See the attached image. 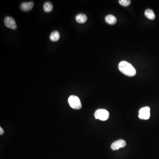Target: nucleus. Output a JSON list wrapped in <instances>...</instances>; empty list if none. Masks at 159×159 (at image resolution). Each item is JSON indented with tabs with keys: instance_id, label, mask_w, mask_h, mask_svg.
I'll use <instances>...</instances> for the list:
<instances>
[{
	"instance_id": "obj_1",
	"label": "nucleus",
	"mask_w": 159,
	"mask_h": 159,
	"mask_svg": "<svg viewBox=\"0 0 159 159\" xmlns=\"http://www.w3.org/2000/svg\"><path fill=\"white\" fill-rule=\"evenodd\" d=\"M119 70L125 75L133 76L136 75V71L134 66L126 61H122L118 64Z\"/></svg>"
},
{
	"instance_id": "obj_2",
	"label": "nucleus",
	"mask_w": 159,
	"mask_h": 159,
	"mask_svg": "<svg viewBox=\"0 0 159 159\" xmlns=\"http://www.w3.org/2000/svg\"><path fill=\"white\" fill-rule=\"evenodd\" d=\"M68 103L70 107L73 109L79 110L82 107L80 99L76 96L74 95L70 96L68 99Z\"/></svg>"
},
{
	"instance_id": "obj_3",
	"label": "nucleus",
	"mask_w": 159,
	"mask_h": 159,
	"mask_svg": "<svg viewBox=\"0 0 159 159\" xmlns=\"http://www.w3.org/2000/svg\"><path fill=\"white\" fill-rule=\"evenodd\" d=\"M94 116L96 119L103 121H106L109 118V113L105 109H99L95 112Z\"/></svg>"
},
{
	"instance_id": "obj_4",
	"label": "nucleus",
	"mask_w": 159,
	"mask_h": 159,
	"mask_svg": "<svg viewBox=\"0 0 159 159\" xmlns=\"http://www.w3.org/2000/svg\"><path fill=\"white\" fill-rule=\"evenodd\" d=\"M150 116V109L148 107L141 108L139 111L138 117L142 120H148Z\"/></svg>"
},
{
	"instance_id": "obj_5",
	"label": "nucleus",
	"mask_w": 159,
	"mask_h": 159,
	"mask_svg": "<svg viewBox=\"0 0 159 159\" xmlns=\"http://www.w3.org/2000/svg\"><path fill=\"white\" fill-rule=\"evenodd\" d=\"M5 24L7 27L10 29L15 30L17 28V26L15 20L12 17H6L4 20Z\"/></svg>"
},
{
	"instance_id": "obj_6",
	"label": "nucleus",
	"mask_w": 159,
	"mask_h": 159,
	"mask_svg": "<svg viewBox=\"0 0 159 159\" xmlns=\"http://www.w3.org/2000/svg\"><path fill=\"white\" fill-rule=\"evenodd\" d=\"M126 145V142L124 140H118L112 144L111 145V149L113 150H116L119 149L120 148L125 147Z\"/></svg>"
},
{
	"instance_id": "obj_7",
	"label": "nucleus",
	"mask_w": 159,
	"mask_h": 159,
	"mask_svg": "<svg viewBox=\"0 0 159 159\" xmlns=\"http://www.w3.org/2000/svg\"><path fill=\"white\" fill-rule=\"evenodd\" d=\"M34 3L33 1L28 2H23L21 5V9L23 11H29L33 8Z\"/></svg>"
},
{
	"instance_id": "obj_8",
	"label": "nucleus",
	"mask_w": 159,
	"mask_h": 159,
	"mask_svg": "<svg viewBox=\"0 0 159 159\" xmlns=\"http://www.w3.org/2000/svg\"><path fill=\"white\" fill-rule=\"evenodd\" d=\"M76 20L78 23H85L87 20V17L85 14H83V13H80V14L76 15Z\"/></svg>"
},
{
	"instance_id": "obj_9",
	"label": "nucleus",
	"mask_w": 159,
	"mask_h": 159,
	"mask_svg": "<svg viewBox=\"0 0 159 159\" xmlns=\"http://www.w3.org/2000/svg\"><path fill=\"white\" fill-rule=\"evenodd\" d=\"M105 21L108 24L113 25L115 24L117 22V19L116 17L113 15H108L105 17Z\"/></svg>"
},
{
	"instance_id": "obj_10",
	"label": "nucleus",
	"mask_w": 159,
	"mask_h": 159,
	"mask_svg": "<svg viewBox=\"0 0 159 159\" xmlns=\"http://www.w3.org/2000/svg\"><path fill=\"white\" fill-rule=\"evenodd\" d=\"M60 37L59 33L58 31H54L52 32L50 34V38L52 42H56L59 39Z\"/></svg>"
},
{
	"instance_id": "obj_11",
	"label": "nucleus",
	"mask_w": 159,
	"mask_h": 159,
	"mask_svg": "<svg viewBox=\"0 0 159 159\" xmlns=\"http://www.w3.org/2000/svg\"><path fill=\"white\" fill-rule=\"evenodd\" d=\"M145 17L149 20H153L155 19L156 16L154 12L151 9H147L145 11Z\"/></svg>"
},
{
	"instance_id": "obj_12",
	"label": "nucleus",
	"mask_w": 159,
	"mask_h": 159,
	"mask_svg": "<svg viewBox=\"0 0 159 159\" xmlns=\"http://www.w3.org/2000/svg\"><path fill=\"white\" fill-rule=\"evenodd\" d=\"M53 6L50 1L45 2L43 5L44 11L46 12H50L53 10Z\"/></svg>"
},
{
	"instance_id": "obj_13",
	"label": "nucleus",
	"mask_w": 159,
	"mask_h": 159,
	"mask_svg": "<svg viewBox=\"0 0 159 159\" xmlns=\"http://www.w3.org/2000/svg\"><path fill=\"white\" fill-rule=\"evenodd\" d=\"M118 2L121 6L126 7L130 5L131 1L130 0H119Z\"/></svg>"
},
{
	"instance_id": "obj_14",
	"label": "nucleus",
	"mask_w": 159,
	"mask_h": 159,
	"mask_svg": "<svg viewBox=\"0 0 159 159\" xmlns=\"http://www.w3.org/2000/svg\"><path fill=\"white\" fill-rule=\"evenodd\" d=\"M4 131L3 129L1 127L0 128V134H1V135H2V134H4Z\"/></svg>"
}]
</instances>
